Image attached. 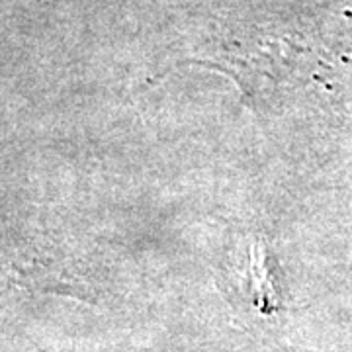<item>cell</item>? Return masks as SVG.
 Segmentation results:
<instances>
[{
	"label": "cell",
	"instance_id": "6da1fadb",
	"mask_svg": "<svg viewBox=\"0 0 352 352\" xmlns=\"http://www.w3.org/2000/svg\"><path fill=\"white\" fill-rule=\"evenodd\" d=\"M249 280H251V289L254 296V303L256 307H261L263 311H272L276 309L280 302L270 278H268V270L264 264V252L261 245L251 247V261H249Z\"/></svg>",
	"mask_w": 352,
	"mask_h": 352
}]
</instances>
